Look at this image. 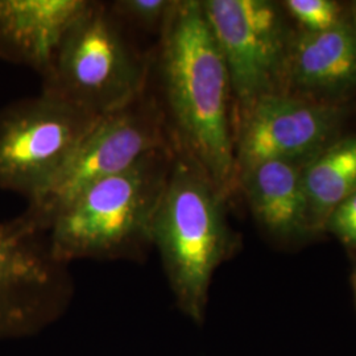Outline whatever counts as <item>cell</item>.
I'll return each instance as SVG.
<instances>
[{
  "label": "cell",
  "instance_id": "obj_1",
  "mask_svg": "<svg viewBox=\"0 0 356 356\" xmlns=\"http://www.w3.org/2000/svg\"><path fill=\"white\" fill-rule=\"evenodd\" d=\"M149 88L170 145L201 168L229 200L239 189L229 70L201 0H177L153 45Z\"/></svg>",
  "mask_w": 356,
  "mask_h": 356
},
{
  "label": "cell",
  "instance_id": "obj_2",
  "mask_svg": "<svg viewBox=\"0 0 356 356\" xmlns=\"http://www.w3.org/2000/svg\"><path fill=\"white\" fill-rule=\"evenodd\" d=\"M172 160L170 145L79 191L51 219V256L65 266L82 259H141L152 247L153 218Z\"/></svg>",
  "mask_w": 356,
  "mask_h": 356
},
{
  "label": "cell",
  "instance_id": "obj_3",
  "mask_svg": "<svg viewBox=\"0 0 356 356\" xmlns=\"http://www.w3.org/2000/svg\"><path fill=\"white\" fill-rule=\"evenodd\" d=\"M172 149V166L153 218L151 241L179 310L201 323L213 276L232 252L235 238L226 218L227 200L191 157Z\"/></svg>",
  "mask_w": 356,
  "mask_h": 356
},
{
  "label": "cell",
  "instance_id": "obj_4",
  "mask_svg": "<svg viewBox=\"0 0 356 356\" xmlns=\"http://www.w3.org/2000/svg\"><path fill=\"white\" fill-rule=\"evenodd\" d=\"M151 54L107 3L91 0L41 76V91L95 116L111 114L148 89Z\"/></svg>",
  "mask_w": 356,
  "mask_h": 356
},
{
  "label": "cell",
  "instance_id": "obj_5",
  "mask_svg": "<svg viewBox=\"0 0 356 356\" xmlns=\"http://www.w3.org/2000/svg\"><path fill=\"white\" fill-rule=\"evenodd\" d=\"M99 118L44 91L8 104L0 111V189L36 204Z\"/></svg>",
  "mask_w": 356,
  "mask_h": 356
},
{
  "label": "cell",
  "instance_id": "obj_6",
  "mask_svg": "<svg viewBox=\"0 0 356 356\" xmlns=\"http://www.w3.org/2000/svg\"><path fill=\"white\" fill-rule=\"evenodd\" d=\"M168 147L164 116L148 85L138 99L98 119L63 175L36 204H28L22 216L47 234L53 216L79 191Z\"/></svg>",
  "mask_w": 356,
  "mask_h": 356
},
{
  "label": "cell",
  "instance_id": "obj_7",
  "mask_svg": "<svg viewBox=\"0 0 356 356\" xmlns=\"http://www.w3.org/2000/svg\"><path fill=\"white\" fill-rule=\"evenodd\" d=\"M70 293L66 266L51 256L48 235L22 216L0 222V342L38 334Z\"/></svg>",
  "mask_w": 356,
  "mask_h": 356
},
{
  "label": "cell",
  "instance_id": "obj_8",
  "mask_svg": "<svg viewBox=\"0 0 356 356\" xmlns=\"http://www.w3.org/2000/svg\"><path fill=\"white\" fill-rule=\"evenodd\" d=\"M229 70L236 115L280 91L289 40L279 7L268 0H201Z\"/></svg>",
  "mask_w": 356,
  "mask_h": 356
},
{
  "label": "cell",
  "instance_id": "obj_9",
  "mask_svg": "<svg viewBox=\"0 0 356 356\" xmlns=\"http://www.w3.org/2000/svg\"><path fill=\"white\" fill-rule=\"evenodd\" d=\"M343 108L291 92L260 97L238 115L234 129L235 161L239 175L264 161L305 164L335 141Z\"/></svg>",
  "mask_w": 356,
  "mask_h": 356
},
{
  "label": "cell",
  "instance_id": "obj_10",
  "mask_svg": "<svg viewBox=\"0 0 356 356\" xmlns=\"http://www.w3.org/2000/svg\"><path fill=\"white\" fill-rule=\"evenodd\" d=\"M294 95L331 102L356 90V17L319 33L301 32L289 40L281 81Z\"/></svg>",
  "mask_w": 356,
  "mask_h": 356
},
{
  "label": "cell",
  "instance_id": "obj_11",
  "mask_svg": "<svg viewBox=\"0 0 356 356\" xmlns=\"http://www.w3.org/2000/svg\"><path fill=\"white\" fill-rule=\"evenodd\" d=\"M91 0H0V58L42 76Z\"/></svg>",
  "mask_w": 356,
  "mask_h": 356
},
{
  "label": "cell",
  "instance_id": "obj_12",
  "mask_svg": "<svg viewBox=\"0 0 356 356\" xmlns=\"http://www.w3.org/2000/svg\"><path fill=\"white\" fill-rule=\"evenodd\" d=\"M300 163L272 160L239 175L254 219L276 236H292L309 229V214Z\"/></svg>",
  "mask_w": 356,
  "mask_h": 356
},
{
  "label": "cell",
  "instance_id": "obj_13",
  "mask_svg": "<svg viewBox=\"0 0 356 356\" xmlns=\"http://www.w3.org/2000/svg\"><path fill=\"white\" fill-rule=\"evenodd\" d=\"M309 229H323L331 213L356 193V138L334 141L302 165Z\"/></svg>",
  "mask_w": 356,
  "mask_h": 356
},
{
  "label": "cell",
  "instance_id": "obj_14",
  "mask_svg": "<svg viewBox=\"0 0 356 356\" xmlns=\"http://www.w3.org/2000/svg\"><path fill=\"white\" fill-rule=\"evenodd\" d=\"M177 0H115L107 3L115 17L132 32L153 36L157 40L176 8Z\"/></svg>",
  "mask_w": 356,
  "mask_h": 356
},
{
  "label": "cell",
  "instance_id": "obj_15",
  "mask_svg": "<svg viewBox=\"0 0 356 356\" xmlns=\"http://www.w3.org/2000/svg\"><path fill=\"white\" fill-rule=\"evenodd\" d=\"M285 8L309 33L329 31L344 17L338 3L331 0H288Z\"/></svg>",
  "mask_w": 356,
  "mask_h": 356
},
{
  "label": "cell",
  "instance_id": "obj_16",
  "mask_svg": "<svg viewBox=\"0 0 356 356\" xmlns=\"http://www.w3.org/2000/svg\"><path fill=\"white\" fill-rule=\"evenodd\" d=\"M344 244L356 248V193L331 213L326 226Z\"/></svg>",
  "mask_w": 356,
  "mask_h": 356
},
{
  "label": "cell",
  "instance_id": "obj_17",
  "mask_svg": "<svg viewBox=\"0 0 356 356\" xmlns=\"http://www.w3.org/2000/svg\"><path fill=\"white\" fill-rule=\"evenodd\" d=\"M353 15L356 17V1L353 4Z\"/></svg>",
  "mask_w": 356,
  "mask_h": 356
},
{
  "label": "cell",
  "instance_id": "obj_18",
  "mask_svg": "<svg viewBox=\"0 0 356 356\" xmlns=\"http://www.w3.org/2000/svg\"><path fill=\"white\" fill-rule=\"evenodd\" d=\"M354 285H355V294H356V272H355V276H354Z\"/></svg>",
  "mask_w": 356,
  "mask_h": 356
}]
</instances>
